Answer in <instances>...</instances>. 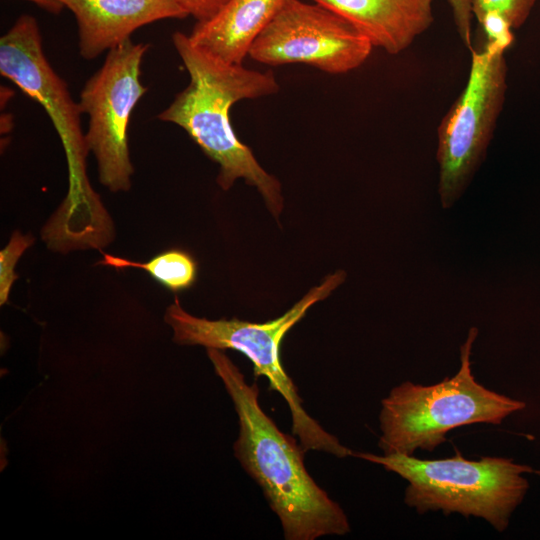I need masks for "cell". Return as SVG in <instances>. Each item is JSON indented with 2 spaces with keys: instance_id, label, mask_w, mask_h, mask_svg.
Segmentation results:
<instances>
[{
  "instance_id": "1",
  "label": "cell",
  "mask_w": 540,
  "mask_h": 540,
  "mask_svg": "<svg viewBox=\"0 0 540 540\" xmlns=\"http://www.w3.org/2000/svg\"><path fill=\"white\" fill-rule=\"evenodd\" d=\"M0 73L44 108L65 151L68 193L43 226L42 240L50 250L62 254L108 246L115 238V228L87 176L89 150L81 129L83 113L46 58L33 16L21 15L0 38Z\"/></svg>"
},
{
  "instance_id": "2",
  "label": "cell",
  "mask_w": 540,
  "mask_h": 540,
  "mask_svg": "<svg viewBox=\"0 0 540 540\" xmlns=\"http://www.w3.org/2000/svg\"><path fill=\"white\" fill-rule=\"evenodd\" d=\"M238 417L233 450L245 472L261 488L280 520L286 540H315L350 532L341 506L311 477L305 450L284 434L259 403L256 383H248L240 369L219 349H207Z\"/></svg>"
},
{
  "instance_id": "3",
  "label": "cell",
  "mask_w": 540,
  "mask_h": 540,
  "mask_svg": "<svg viewBox=\"0 0 540 540\" xmlns=\"http://www.w3.org/2000/svg\"><path fill=\"white\" fill-rule=\"evenodd\" d=\"M172 43L190 81L157 118L184 129L206 156L219 165L216 181L222 190H229L237 179H244L257 188L271 214L278 218L284 206L281 184L238 139L230 121L235 103L278 93L274 73L220 60L180 31L173 33Z\"/></svg>"
},
{
  "instance_id": "4",
  "label": "cell",
  "mask_w": 540,
  "mask_h": 540,
  "mask_svg": "<svg viewBox=\"0 0 540 540\" xmlns=\"http://www.w3.org/2000/svg\"><path fill=\"white\" fill-rule=\"evenodd\" d=\"M346 278L342 270L328 275L310 289L280 317L264 323L238 318L209 320L186 312L177 296L165 310L164 321L172 329V340L179 345H199L206 349H232L253 364L254 375L264 376L271 391L278 392L290 410L292 433L306 451H320L338 458L353 456L337 437L327 432L304 409L297 388L281 364L280 346L286 333L315 303L327 298Z\"/></svg>"
},
{
  "instance_id": "5",
  "label": "cell",
  "mask_w": 540,
  "mask_h": 540,
  "mask_svg": "<svg viewBox=\"0 0 540 540\" xmlns=\"http://www.w3.org/2000/svg\"><path fill=\"white\" fill-rule=\"evenodd\" d=\"M478 329L472 327L460 348L461 365L451 378L433 385L410 381L395 386L381 401L378 445L383 454L412 456L434 451L457 427L499 425L526 404L478 383L471 369V351Z\"/></svg>"
},
{
  "instance_id": "6",
  "label": "cell",
  "mask_w": 540,
  "mask_h": 540,
  "mask_svg": "<svg viewBox=\"0 0 540 540\" xmlns=\"http://www.w3.org/2000/svg\"><path fill=\"white\" fill-rule=\"evenodd\" d=\"M353 456L381 465L407 481L404 502L418 513H458L489 522L504 531L514 510L524 499L529 482L525 464L511 458L465 459L459 451L450 458L422 460L403 454L376 455L353 452Z\"/></svg>"
},
{
  "instance_id": "7",
  "label": "cell",
  "mask_w": 540,
  "mask_h": 540,
  "mask_svg": "<svg viewBox=\"0 0 540 540\" xmlns=\"http://www.w3.org/2000/svg\"><path fill=\"white\" fill-rule=\"evenodd\" d=\"M470 50L465 86L437 129L443 208L457 201L485 158L507 91L505 51L487 44Z\"/></svg>"
},
{
  "instance_id": "8",
  "label": "cell",
  "mask_w": 540,
  "mask_h": 540,
  "mask_svg": "<svg viewBox=\"0 0 540 540\" xmlns=\"http://www.w3.org/2000/svg\"><path fill=\"white\" fill-rule=\"evenodd\" d=\"M148 49L149 44L131 39L111 49L80 92L78 103L88 115L85 142L95 156L99 182L111 192L132 187L128 125L134 107L147 92L140 78Z\"/></svg>"
},
{
  "instance_id": "9",
  "label": "cell",
  "mask_w": 540,
  "mask_h": 540,
  "mask_svg": "<svg viewBox=\"0 0 540 540\" xmlns=\"http://www.w3.org/2000/svg\"><path fill=\"white\" fill-rule=\"evenodd\" d=\"M373 46L348 20L318 3L285 0L248 56L269 66L302 63L330 74L360 67Z\"/></svg>"
},
{
  "instance_id": "10",
  "label": "cell",
  "mask_w": 540,
  "mask_h": 540,
  "mask_svg": "<svg viewBox=\"0 0 540 540\" xmlns=\"http://www.w3.org/2000/svg\"><path fill=\"white\" fill-rule=\"evenodd\" d=\"M75 16L79 53L93 60L125 41L142 26L189 14L175 0H60Z\"/></svg>"
},
{
  "instance_id": "11",
  "label": "cell",
  "mask_w": 540,
  "mask_h": 540,
  "mask_svg": "<svg viewBox=\"0 0 540 540\" xmlns=\"http://www.w3.org/2000/svg\"><path fill=\"white\" fill-rule=\"evenodd\" d=\"M348 20L373 47L397 55L434 22V0H314Z\"/></svg>"
},
{
  "instance_id": "12",
  "label": "cell",
  "mask_w": 540,
  "mask_h": 540,
  "mask_svg": "<svg viewBox=\"0 0 540 540\" xmlns=\"http://www.w3.org/2000/svg\"><path fill=\"white\" fill-rule=\"evenodd\" d=\"M285 0H228L206 21L197 22L190 40L214 57L242 64L258 35Z\"/></svg>"
},
{
  "instance_id": "13",
  "label": "cell",
  "mask_w": 540,
  "mask_h": 540,
  "mask_svg": "<svg viewBox=\"0 0 540 540\" xmlns=\"http://www.w3.org/2000/svg\"><path fill=\"white\" fill-rule=\"evenodd\" d=\"M537 0H471L485 44L506 51L513 43V31L529 18Z\"/></svg>"
},
{
  "instance_id": "14",
  "label": "cell",
  "mask_w": 540,
  "mask_h": 540,
  "mask_svg": "<svg viewBox=\"0 0 540 540\" xmlns=\"http://www.w3.org/2000/svg\"><path fill=\"white\" fill-rule=\"evenodd\" d=\"M97 264L119 270L125 268L142 269L162 286L173 292L191 288L198 276L197 261L190 253L181 249L164 251L145 262L103 253V259Z\"/></svg>"
},
{
  "instance_id": "15",
  "label": "cell",
  "mask_w": 540,
  "mask_h": 540,
  "mask_svg": "<svg viewBox=\"0 0 540 540\" xmlns=\"http://www.w3.org/2000/svg\"><path fill=\"white\" fill-rule=\"evenodd\" d=\"M35 241L32 234H22L19 230H15L9 242L0 251V305L3 306L8 302L10 291L14 281L18 278L14 269L24 254Z\"/></svg>"
},
{
  "instance_id": "16",
  "label": "cell",
  "mask_w": 540,
  "mask_h": 540,
  "mask_svg": "<svg viewBox=\"0 0 540 540\" xmlns=\"http://www.w3.org/2000/svg\"><path fill=\"white\" fill-rule=\"evenodd\" d=\"M452 10L456 31L463 45L472 48V7L471 0H448Z\"/></svg>"
},
{
  "instance_id": "17",
  "label": "cell",
  "mask_w": 540,
  "mask_h": 540,
  "mask_svg": "<svg viewBox=\"0 0 540 540\" xmlns=\"http://www.w3.org/2000/svg\"><path fill=\"white\" fill-rule=\"evenodd\" d=\"M197 22L206 21L216 14L228 0H175Z\"/></svg>"
},
{
  "instance_id": "18",
  "label": "cell",
  "mask_w": 540,
  "mask_h": 540,
  "mask_svg": "<svg viewBox=\"0 0 540 540\" xmlns=\"http://www.w3.org/2000/svg\"><path fill=\"white\" fill-rule=\"evenodd\" d=\"M34 3L51 14H60L65 8L60 0H26Z\"/></svg>"
},
{
  "instance_id": "19",
  "label": "cell",
  "mask_w": 540,
  "mask_h": 540,
  "mask_svg": "<svg viewBox=\"0 0 540 540\" xmlns=\"http://www.w3.org/2000/svg\"><path fill=\"white\" fill-rule=\"evenodd\" d=\"M535 474H537L538 476H540V470H535L533 471Z\"/></svg>"
}]
</instances>
